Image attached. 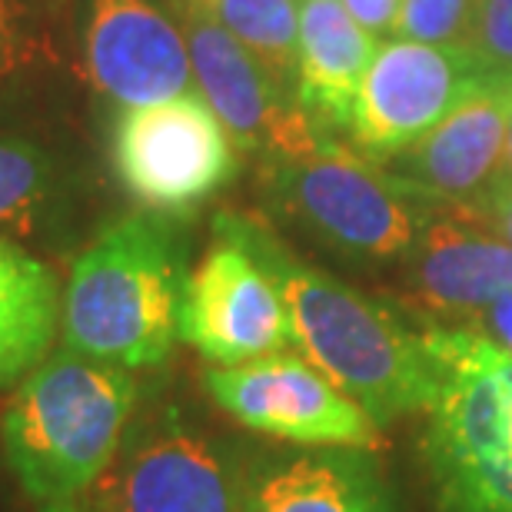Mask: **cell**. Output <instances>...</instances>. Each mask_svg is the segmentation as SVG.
Segmentation results:
<instances>
[{
    "label": "cell",
    "instance_id": "6da1fadb",
    "mask_svg": "<svg viewBox=\"0 0 512 512\" xmlns=\"http://www.w3.org/2000/svg\"><path fill=\"white\" fill-rule=\"evenodd\" d=\"M213 233L243 243L290 310L296 350L353 396L376 426L426 413L436 389V366L423 333L406 330L393 313L300 260L276 233L247 213L223 210Z\"/></svg>",
    "mask_w": 512,
    "mask_h": 512
},
{
    "label": "cell",
    "instance_id": "7a4b0ae2",
    "mask_svg": "<svg viewBox=\"0 0 512 512\" xmlns=\"http://www.w3.org/2000/svg\"><path fill=\"white\" fill-rule=\"evenodd\" d=\"M183 253L177 233L157 213H130L110 223L70 266L60 296L64 350L153 370L180 340Z\"/></svg>",
    "mask_w": 512,
    "mask_h": 512
},
{
    "label": "cell",
    "instance_id": "3957f363",
    "mask_svg": "<svg viewBox=\"0 0 512 512\" xmlns=\"http://www.w3.org/2000/svg\"><path fill=\"white\" fill-rule=\"evenodd\" d=\"M137 406L130 370L60 350L14 386L0 446L20 489L64 503L94 489L117 459Z\"/></svg>",
    "mask_w": 512,
    "mask_h": 512
},
{
    "label": "cell",
    "instance_id": "277c9868",
    "mask_svg": "<svg viewBox=\"0 0 512 512\" xmlns=\"http://www.w3.org/2000/svg\"><path fill=\"white\" fill-rule=\"evenodd\" d=\"M419 449L436 512H512V353L473 326H433Z\"/></svg>",
    "mask_w": 512,
    "mask_h": 512
},
{
    "label": "cell",
    "instance_id": "5b68a950",
    "mask_svg": "<svg viewBox=\"0 0 512 512\" xmlns=\"http://www.w3.org/2000/svg\"><path fill=\"white\" fill-rule=\"evenodd\" d=\"M266 187L323 243L366 260L406 256L426 220L416 203L426 197L423 190L389 177L330 133L310 153L266 163Z\"/></svg>",
    "mask_w": 512,
    "mask_h": 512
},
{
    "label": "cell",
    "instance_id": "8992f818",
    "mask_svg": "<svg viewBox=\"0 0 512 512\" xmlns=\"http://www.w3.org/2000/svg\"><path fill=\"white\" fill-rule=\"evenodd\" d=\"M94 489L100 512H243L247 463L180 406H160L127 429Z\"/></svg>",
    "mask_w": 512,
    "mask_h": 512
},
{
    "label": "cell",
    "instance_id": "52a82bcc",
    "mask_svg": "<svg viewBox=\"0 0 512 512\" xmlns=\"http://www.w3.org/2000/svg\"><path fill=\"white\" fill-rule=\"evenodd\" d=\"M110 157L124 190L163 220L190 217L237 177V143L200 90L120 110Z\"/></svg>",
    "mask_w": 512,
    "mask_h": 512
},
{
    "label": "cell",
    "instance_id": "ba28073f",
    "mask_svg": "<svg viewBox=\"0 0 512 512\" xmlns=\"http://www.w3.org/2000/svg\"><path fill=\"white\" fill-rule=\"evenodd\" d=\"M173 7L187 37L193 84L240 150L270 163L320 147L326 130L303 110L293 84L260 64L200 0H173Z\"/></svg>",
    "mask_w": 512,
    "mask_h": 512
},
{
    "label": "cell",
    "instance_id": "9c48e42d",
    "mask_svg": "<svg viewBox=\"0 0 512 512\" xmlns=\"http://www.w3.org/2000/svg\"><path fill=\"white\" fill-rule=\"evenodd\" d=\"M203 389L240 426L303 449L380 446V426L303 353H273L240 366H210Z\"/></svg>",
    "mask_w": 512,
    "mask_h": 512
},
{
    "label": "cell",
    "instance_id": "30bf717a",
    "mask_svg": "<svg viewBox=\"0 0 512 512\" xmlns=\"http://www.w3.org/2000/svg\"><path fill=\"white\" fill-rule=\"evenodd\" d=\"M180 340L210 366H240L296 350L280 286L243 243L223 233H217L197 270L187 276Z\"/></svg>",
    "mask_w": 512,
    "mask_h": 512
},
{
    "label": "cell",
    "instance_id": "8fae6325",
    "mask_svg": "<svg viewBox=\"0 0 512 512\" xmlns=\"http://www.w3.org/2000/svg\"><path fill=\"white\" fill-rule=\"evenodd\" d=\"M483 77L466 47L393 40L376 50L356 90L346 133L370 160L399 157L423 140Z\"/></svg>",
    "mask_w": 512,
    "mask_h": 512
},
{
    "label": "cell",
    "instance_id": "7c38bea8",
    "mask_svg": "<svg viewBox=\"0 0 512 512\" xmlns=\"http://www.w3.org/2000/svg\"><path fill=\"white\" fill-rule=\"evenodd\" d=\"M84 77L117 107H150L193 90L187 37L150 0H87Z\"/></svg>",
    "mask_w": 512,
    "mask_h": 512
},
{
    "label": "cell",
    "instance_id": "4fadbf2b",
    "mask_svg": "<svg viewBox=\"0 0 512 512\" xmlns=\"http://www.w3.org/2000/svg\"><path fill=\"white\" fill-rule=\"evenodd\" d=\"M512 80L479 77L453 114L399 153L403 180L433 200L473 203L503 167Z\"/></svg>",
    "mask_w": 512,
    "mask_h": 512
},
{
    "label": "cell",
    "instance_id": "5bb4252c",
    "mask_svg": "<svg viewBox=\"0 0 512 512\" xmlns=\"http://www.w3.org/2000/svg\"><path fill=\"white\" fill-rule=\"evenodd\" d=\"M409 290L426 310L473 320L512 293V247L466 217H426L406 253Z\"/></svg>",
    "mask_w": 512,
    "mask_h": 512
},
{
    "label": "cell",
    "instance_id": "9a60e30c",
    "mask_svg": "<svg viewBox=\"0 0 512 512\" xmlns=\"http://www.w3.org/2000/svg\"><path fill=\"white\" fill-rule=\"evenodd\" d=\"M243 512H393L366 449H273L247 463Z\"/></svg>",
    "mask_w": 512,
    "mask_h": 512
},
{
    "label": "cell",
    "instance_id": "2e32d148",
    "mask_svg": "<svg viewBox=\"0 0 512 512\" xmlns=\"http://www.w3.org/2000/svg\"><path fill=\"white\" fill-rule=\"evenodd\" d=\"M376 50V37L356 24L343 0H303L296 97L323 130H346L356 90Z\"/></svg>",
    "mask_w": 512,
    "mask_h": 512
},
{
    "label": "cell",
    "instance_id": "e0dca14e",
    "mask_svg": "<svg viewBox=\"0 0 512 512\" xmlns=\"http://www.w3.org/2000/svg\"><path fill=\"white\" fill-rule=\"evenodd\" d=\"M64 283L54 266L0 237V389L17 386L50 356Z\"/></svg>",
    "mask_w": 512,
    "mask_h": 512
},
{
    "label": "cell",
    "instance_id": "ac0fdd59",
    "mask_svg": "<svg viewBox=\"0 0 512 512\" xmlns=\"http://www.w3.org/2000/svg\"><path fill=\"white\" fill-rule=\"evenodd\" d=\"M250 54L296 87L300 10L293 0H200Z\"/></svg>",
    "mask_w": 512,
    "mask_h": 512
},
{
    "label": "cell",
    "instance_id": "d6986e66",
    "mask_svg": "<svg viewBox=\"0 0 512 512\" xmlns=\"http://www.w3.org/2000/svg\"><path fill=\"white\" fill-rule=\"evenodd\" d=\"M54 160L34 140L0 133V237H27L54 203Z\"/></svg>",
    "mask_w": 512,
    "mask_h": 512
},
{
    "label": "cell",
    "instance_id": "ffe728a7",
    "mask_svg": "<svg viewBox=\"0 0 512 512\" xmlns=\"http://www.w3.org/2000/svg\"><path fill=\"white\" fill-rule=\"evenodd\" d=\"M54 0H0V90L60 64Z\"/></svg>",
    "mask_w": 512,
    "mask_h": 512
},
{
    "label": "cell",
    "instance_id": "44dd1931",
    "mask_svg": "<svg viewBox=\"0 0 512 512\" xmlns=\"http://www.w3.org/2000/svg\"><path fill=\"white\" fill-rule=\"evenodd\" d=\"M476 0H403L396 30L403 40L436 47H466Z\"/></svg>",
    "mask_w": 512,
    "mask_h": 512
},
{
    "label": "cell",
    "instance_id": "7402d4cb",
    "mask_svg": "<svg viewBox=\"0 0 512 512\" xmlns=\"http://www.w3.org/2000/svg\"><path fill=\"white\" fill-rule=\"evenodd\" d=\"M466 50L479 74L512 80V0H476Z\"/></svg>",
    "mask_w": 512,
    "mask_h": 512
},
{
    "label": "cell",
    "instance_id": "603a6c76",
    "mask_svg": "<svg viewBox=\"0 0 512 512\" xmlns=\"http://www.w3.org/2000/svg\"><path fill=\"white\" fill-rule=\"evenodd\" d=\"M469 213H473L476 220H483L489 230L499 233L512 247V177L496 173V180L469 203Z\"/></svg>",
    "mask_w": 512,
    "mask_h": 512
},
{
    "label": "cell",
    "instance_id": "cb8c5ba5",
    "mask_svg": "<svg viewBox=\"0 0 512 512\" xmlns=\"http://www.w3.org/2000/svg\"><path fill=\"white\" fill-rule=\"evenodd\" d=\"M343 7L350 10V17L363 30H370L373 37H386L396 30V17L403 0H343Z\"/></svg>",
    "mask_w": 512,
    "mask_h": 512
},
{
    "label": "cell",
    "instance_id": "d4e9b609",
    "mask_svg": "<svg viewBox=\"0 0 512 512\" xmlns=\"http://www.w3.org/2000/svg\"><path fill=\"white\" fill-rule=\"evenodd\" d=\"M466 326L486 333L489 340H496L503 350L512 353V293L503 296V300H496L493 306H486L483 313H476Z\"/></svg>",
    "mask_w": 512,
    "mask_h": 512
},
{
    "label": "cell",
    "instance_id": "484cf974",
    "mask_svg": "<svg viewBox=\"0 0 512 512\" xmlns=\"http://www.w3.org/2000/svg\"><path fill=\"white\" fill-rule=\"evenodd\" d=\"M40 512H100L94 503H77V499H64V503H44Z\"/></svg>",
    "mask_w": 512,
    "mask_h": 512
},
{
    "label": "cell",
    "instance_id": "4316f807",
    "mask_svg": "<svg viewBox=\"0 0 512 512\" xmlns=\"http://www.w3.org/2000/svg\"><path fill=\"white\" fill-rule=\"evenodd\" d=\"M503 177H512V107H509V124H506V150H503V167H499Z\"/></svg>",
    "mask_w": 512,
    "mask_h": 512
}]
</instances>
